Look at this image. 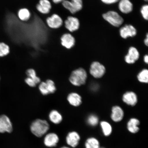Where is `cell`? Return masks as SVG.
<instances>
[{"mask_svg": "<svg viewBox=\"0 0 148 148\" xmlns=\"http://www.w3.org/2000/svg\"><path fill=\"white\" fill-rule=\"evenodd\" d=\"M50 129V125L46 120L38 119L33 121L30 126L32 134L38 138H41L47 134Z\"/></svg>", "mask_w": 148, "mask_h": 148, "instance_id": "6da1fadb", "label": "cell"}, {"mask_svg": "<svg viewBox=\"0 0 148 148\" xmlns=\"http://www.w3.org/2000/svg\"><path fill=\"white\" fill-rule=\"evenodd\" d=\"M87 77L86 70L79 68L72 72L69 77V81L72 84L80 86L85 84Z\"/></svg>", "mask_w": 148, "mask_h": 148, "instance_id": "7a4b0ae2", "label": "cell"}, {"mask_svg": "<svg viewBox=\"0 0 148 148\" xmlns=\"http://www.w3.org/2000/svg\"><path fill=\"white\" fill-rule=\"evenodd\" d=\"M103 17L110 25L114 27H118L123 23V18L118 13L114 11H110L103 14Z\"/></svg>", "mask_w": 148, "mask_h": 148, "instance_id": "3957f363", "label": "cell"}, {"mask_svg": "<svg viewBox=\"0 0 148 148\" xmlns=\"http://www.w3.org/2000/svg\"><path fill=\"white\" fill-rule=\"evenodd\" d=\"M62 3L63 6L69 11L72 16L79 12L83 8L82 0H64Z\"/></svg>", "mask_w": 148, "mask_h": 148, "instance_id": "277c9868", "label": "cell"}, {"mask_svg": "<svg viewBox=\"0 0 148 148\" xmlns=\"http://www.w3.org/2000/svg\"><path fill=\"white\" fill-rule=\"evenodd\" d=\"M64 23L65 27L70 33L78 30L80 27V22L78 18L73 16H68Z\"/></svg>", "mask_w": 148, "mask_h": 148, "instance_id": "5b68a950", "label": "cell"}, {"mask_svg": "<svg viewBox=\"0 0 148 148\" xmlns=\"http://www.w3.org/2000/svg\"><path fill=\"white\" fill-rule=\"evenodd\" d=\"M106 69L103 65L98 62H92L90 66V73L96 78H99L102 77L105 73Z\"/></svg>", "mask_w": 148, "mask_h": 148, "instance_id": "8992f818", "label": "cell"}, {"mask_svg": "<svg viewBox=\"0 0 148 148\" xmlns=\"http://www.w3.org/2000/svg\"><path fill=\"white\" fill-rule=\"evenodd\" d=\"M13 130L12 124L10 118L4 114L0 116V133H11Z\"/></svg>", "mask_w": 148, "mask_h": 148, "instance_id": "52a82bcc", "label": "cell"}, {"mask_svg": "<svg viewBox=\"0 0 148 148\" xmlns=\"http://www.w3.org/2000/svg\"><path fill=\"white\" fill-rule=\"evenodd\" d=\"M60 141V138L58 135L54 132L47 133L45 136L43 143L46 147H54L57 146Z\"/></svg>", "mask_w": 148, "mask_h": 148, "instance_id": "ba28073f", "label": "cell"}, {"mask_svg": "<svg viewBox=\"0 0 148 148\" xmlns=\"http://www.w3.org/2000/svg\"><path fill=\"white\" fill-rule=\"evenodd\" d=\"M46 23L48 27L51 29L59 28L64 23L62 18L56 14H53L47 18Z\"/></svg>", "mask_w": 148, "mask_h": 148, "instance_id": "9c48e42d", "label": "cell"}, {"mask_svg": "<svg viewBox=\"0 0 148 148\" xmlns=\"http://www.w3.org/2000/svg\"><path fill=\"white\" fill-rule=\"evenodd\" d=\"M75 37L70 33H64L61 37V45L66 49H71L75 46Z\"/></svg>", "mask_w": 148, "mask_h": 148, "instance_id": "30bf717a", "label": "cell"}, {"mask_svg": "<svg viewBox=\"0 0 148 148\" xmlns=\"http://www.w3.org/2000/svg\"><path fill=\"white\" fill-rule=\"evenodd\" d=\"M80 140V136L78 133L75 131L68 133L66 138V144L71 148L76 147L79 145Z\"/></svg>", "mask_w": 148, "mask_h": 148, "instance_id": "8fae6325", "label": "cell"}, {"mask_svg": "<svg viewBox=\"0 0 148 148\" xmlns=\"http://www.w3.org/2000/svg\"><path fill=\"white\" fill-rule=\"evenodd\" d=\"M119 32L120 36L123 38L126 39L128 37L136 36L137 34V30L132 25H125L120 29Z\"/></svg>", "mask_w": 148, "mask_h": 148, "instance_id": "7c38bea8", "label": "cell"}, {"mask_svg": "<svg viewBox=\"0 0 148 148\" xmlns=\"http://www.w3.org/2000/svg\"><path fill=\"white\" fill-rule=\"evenodd\" d=\"M128 53L125 57V60L127 64L134 63L139 58L140 54L137 49L134 47L130 48Z\"/></svg>", "mask_w": 148, "mask_h": 148, "instance_id": "4fadbf2b", "label": "cell"}, {"mask_svg": "<svg viewBox=\"0 0 148 148\" xmlns=\"http://www.w3.org/2000/svg\"><path fill=\"white\" fill-rule=\"evenodd\" d=\"M36 7L37 10L40 13L47 14L49 13L51 8V5L49 0H40Z\"/></svg>", "mask_w": 148, "mask_h": 148, "instance_id": "5bb4252c", "label": "cell"}, {"mask_svg": "<svg viewBox=\"0 0 148 148\" xmlns=\"http://www.w3.org/2000/svg\"><path fill=\"white\" fill-rule=\"evenodd\" d=\"M112 112L111 118L112 121L118 123L123 119L124 113L121 107L118 106H114L112 108Z\"/></svg>", "mask_w": 148, "mask_h": 148, "instance_id": "9a60e30c", "label": "cell"}, {"mask_svg": "<svg viewBox=\"0 0 148 148\" xmlns=\"http://www.w3.org/2000/svg\"><path fill=\"white\" fill-rule=\"evenodd\" d=\"M118 8L123 13L127 14L132 12L133 5L130 0H119Z\"/></svg>", "mask_w": 148, "mask_h": 148, "instance_id": "2e32d148", "label": "cell"}, {"mask_svg": "<svg viewBox=\"0 0 148 148\" xmlns=\"http://www.w3.org/2000/svg\"><path fill=\"white\" fill-rule=\"evenodd\" d=\"M123 101L127 104L134 106L138 102V98L136 94L132 92H128L124 94Z\"/></svg>", "mask_w": 148, "mask_h": 148, "instance_id": "e0dca14e", "label": "cell"}, {"mask_svg": "<svg viewBox=\"0 0 148 148\" xmlns=\"http://www.w3.org/2000/svg\"><path fill=\"white\" fill-rule=\"evenodd\" d=\"M67 100L70 104L74 107H77L82 103V98L79 94L72 92L68 95Z\"/></svg>", "mask_w": 148, "mask_h": 148, "instance_id": "ac0fdd59", "label": "cell"}, {"mask_svg": "<svg viewBox=\"0 0 148 148\" xmlns=\"http://www.w3.org/2000/svg\"><path fill=\"white\" fill-rule=\"evenodd\" d=\"M140 124L139 120L136 118H132L127 123V128L130 132L132 134H136L138 132L140 128L138 126Z\"/></svg>", "mask_w": 148, "mask_h": 148, "instance_id": "d6986e66", "label": "cell"}, {"mask_svg": "<svg viewBox=\"0 0 148 148\" xmlns=\"http://www.w3.org/2000/svg\"><path fill=\"white\" fill-rule=\"evenodd\" d=\"M49 118L51 123L55 125H58L62 123L63 120V117L58 111L56 110H52L49 112Z\"/></svg>", "mask_w": 148, "mask_h": 148, "instance_id": "ffe728a7", "label": "cell"}, {"mask_svg": "<svg viewBox=\"0 0 148 148\" xmlns=\"http://www.w3.org/2000/svg\"><path fill=\"white\" fill-rule=\"evenodd\" d=\"M31 16V13L27 8L20 9L18 12V17L22 21H27L30 18Z\"/></svg>", "mask_w": 148, "mask_h": 148, "instance_id": "44dd1931", "label": "cell"}, {"mask_svg": "<svg viewBox=\"0 0 148 148\" xmlns=\"http://www.w3.org/2000/svg\"><path fill=\"white\" fill-rule=\"evenodd\" d=\"M86 148H101L99 142L97 139L91 137L87 139L85 142Z\"/></svg>", "mask_w": 148, "mask_h": 148, "instance_id": "7402d4cb", "label": "cell"}, {"mask_svg": "<svg viewBox=\"0 0 148 148\" xmlns=\"http://www.w3.org/2000/svg\"><path fill=\"white\" fill-rule=\"evenodd\" d=\"M100 125L103 135L105 136H108L112 134V127L110 124L106 121L101 122Z\"/></svg>", "mask_w": 148, "mask_h": 148, "instance_id": "603a6c76", "label": "cell"}, {"mask_svg": "<svg viewBox=\"0 0 148 148\" xmlns=\"http://www.w3.org/2000/svg\"><path fill=\"white\" fill-rule=\"evenodd\" d=\"M26 74L27 77L33 79L36 84L40 82V79L36 75V72L33 69H28L26 71Z\"/></svg>", "mask_w": 148, "mask_h": 148, "instance_id": "cb8c5ba5", "label": "cell"}, {"mask_svg": "<svg viewBox=\"0 0 148 148\" xmlns=\"http://www.w3.org/2000/svg\"><path fill=\"white\" fill-rule=\"evenodd\" d=\"M138 79L140 82L147 83L148 82V71L144 69L140 71L138 75Z\"/></svg>", "mask_w": 148, "mask_h": 148, "instance_id": "d4e9b609", "label": "cell"}, {"mask_svg": "<svg viewBox=\"0 0 148 148\" xmlns=\"http://www.w3.org/2000/svg\"><path fill=\"white\" fill-rule=\"evenodd\" d=\"M87 122L88 124L90 126H96L99 123V118L95 114H90L88 116L87 119Z\"/></svg>", "mask_w": 148, "mask_h": 148, "instance_id": "484cf974", "label": "cell"}, {"mask_svg": "<svg viewBox=\"0 0 148 148\" xmlns=\"http://www.w3.org/2000/svg\"><path fill=\"white\" fill-rule=\"evenodd\" d=\"M10 48L8 45L4 42H0V57H3L8 54Z\"/></svg>", "mask_w": 148, "mask_h": 148, "instance_id": "4316f807", "label": "cell"}, {"mask_svg": "<svg viewBox=\"0 0 148 148\" xmlns=\"http://www.w3.org/2000/svg\"><path fill=\"white\" fill-rule=\"evenodd\" d=\"M46 83L49 94L54 93L56 90V87L53 81L51 79H49L46 81Z\"/></svg>", "mask_w": 148, "mask_h": 148, "instance_id": "83f0119b", "label": "cell"}, {"mask_svg": "<svg viewBox=\"0 0 148 148\" xmlns=\"http://www.w3.org/2000/svg\"><path fill=\"white\" fill-rule=\"evenodd\" d=\"M39 90L43 95H47L49 94L46 82H42L40 83L39 86Z\"/></svg>", "mask_w": 148, "mask_h": 148, "instance_id": "f1b7e54d", "label": "cell"}, {"mask_svg": "<svg viewBox=\"0 0 148 148\" xmlns=\"http://www.w3.org/2000/svg\"><path fill=\"white\" fill-rule=\"evenodd\" d=\"M140 13L142 17L144 19L147 20L148 19V5H145L142 6L140 9Z\"/></svg>", "mask_w": 148, "mask_h": 148, "instance_id": "f546056e", "label": "cell"}, {"mask_svg": "<svg viewBox=\"0 0 148 148\" xmlns=\"http://www.w3.org/2000/svg\"><path fill=\"white\" fill-rule=\"evenodd\" d=\"M25 82L28 86L31 87H34L36 86V84L34 81L29 77H27L25 79Z\"/></svg>", "mask_w": 148, "mask_h": 148, "instance_id": "4dcf8cb0", "label": "cell"}, {"mask_svg": "<svg viewBox=\"0 0 148 148\" xmlns=\"http://www.w3.org/2000/svg\"><path fill=\"white\" fill-rule=\"evenodd\" d=\"M101 1L105 4L110 5L117 3L119 0H101Z\"/></svg>", "mask_w": 148, "mask_h": 148, "instance_id": "1f68e13d", "label": "cell"}, {"mask_svg": "<svg viewBox=\"0 0 148 148\" xmlns=\"http://www.w3.org/2000/svg\"><path fill=\"white\" fill-rule=\"evenodd\" d=\"M64 0H52L53 2L55 4H57V3H62Z\"/></svg>", "mask_w": 148, "mask_h": 148, "instance_id": "d6a6232c", "label": "cell"}, {"mask_svg": "<svg viewBox=\"0 0 148 148\" xmlns=\"http://www.w3.org/2000/svg\"><path fill=\"white\" fill-rule=\"evenodd\" d=\"M144 43H145V45L148 46V34H147V36H146V38H145V39L144 40Z\"/></svg>", "mask_w": 148, "mask_h": 148, "instance_id": "836d02e7", "label": "cell"}, {"mask_svg": "<svg viewBox=\"0 0 148 148\" xmlns=\"http://www.w3.org/2000/svg\"><path fill=\"white\" fill-rule=\"evenodd\" d=\"M144 62H145L146 64H148V56L147 55H146L144 57Z\"/></svg>", "mask_w": 148, "mask_h": 148, "instance_id": "e575fe53", "label": "cell"}, {"mask_svg": "<svg viewBox=\"0 0 148 148\" xmlns=\"http://www.w3.org/2000/svg\"><path fill=\"white\" fill-rule=\"evenodd\" d=\"M60 148H71V147H66V146H63V147H61Z\"/></svg>", "mask_w": 148, "mask_h": 148, "instance_id": "d590c367", "label": "cell"}, {"mask_svg": "<svg viewBox=\"0 0 148 148\" xmlns=\"http://www.w3.org/2000/svg\"><path fill=\"white\" fill-rule=\"evenodd\" d=\"M144 1H148V0H144Z\"/></svg>", "mask_w": 148, "mask_h": 148, "instance_id": "8d00e7d4", "label": "cell"}, {"mask_svg": "<svg viewBox=\"0 0 148 148\" xmlns=\"http://www.w3.org/2000/svg\"><path fill=\"white\" fill-rule=\"evenodd\" d=\"M101 148H105L103 147H101Z\"/></svg>", "mask_w": 148, "mask_h": 148, "instance_id": "74e56055", "label": "cell"}]
</instances>
